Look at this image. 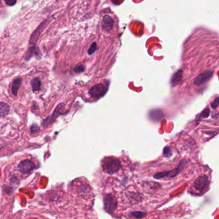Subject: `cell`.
Masks as SVG:
<instances>
[{
    "label": "cell",
    "instance_id": "6da1fadb",
    "mask_svg": "<svg viewBox=\"0 0 219 219\" xmlns=\"http://www.w3.org/2000/svg\"><path fill=\"white\" fill-rule=\"evenodd\" d=\"M210 179L206 176H200L195 181L193 186V192L195 194H203L208 190Z\"/></svg>",
    "mask_w": 219,
    "mask_h": 219
},
{
    "label": "cell",
    "instance_id": "7a4b0ae2",
    "mask_svg": "<svg viewBox=\"0 0 219 219\" xmlns=\"http://www.w3.org/2000/svg\"><path fill=\"white\" fill-rule=\"evenodd\" d=\"M121 167V164L118 159L111 158L105 162L103 165V170L107 174H111L118 172Z\"/></svg>",
    "mask_w": 219,
    "mask_h": 219
},
{
    "label": "cell",
    "instance_id": "3957f363",
    "mask_svg": "<svg viewBox=\"0 0 219 219\" xmlns=\"http://www.w3.org/2000/svg\"><path fill=\"white\" fill-rule=\"evenodd\" d=\"M107 90V89L105 85L99 83L95 85L94 87H93L89 90V93L91 95V97L98 99L101 97H103V96L106 94Z\"/></svg>",
    "mask_w": 219,
    "mask_h": 219
},
{
    "label": "cell",
    "instance_id": "277c9868",
    "mask_svg": "<svg viewBox=\"0 0 219 219\" xmlns=\"http://www.w3.org/2000/svg\"><path fill=\"white\" fill-rule=\"evenodd\" d=\"M213 71L211 70H207L202 72L197 76L194 79V84L195 85H202L206 83L213 77Z\"/></svg>",
    "mask_w": 219,
    "mask_h": 219
},
{
    "label": "cell",
    "instance_id": "5b68a950",
    "mask_svg": "<svg viewBox=\"0 0 219 219\" xmlns=\"http://www.w3.org/2000/svg\"><path fill=\"white\" fill-rule=\"evenodd\" d=\"M185 161H183L181 163L179 164V166L178 168L174 169L173 170H170V171H168V172H159L157 173L154 175V178L156 179H160L162 178H165V177H174V176H176L178 173H179V172L184 167V165H186V164H184Z\"/></svg>",
    "mask_w": 219,
    "mask_h": 219
},
{
    "label": "cell",
    "instance_id": "8992f818",
    "mask_svg": "<svg viewBox=\"0 0 219 219\" xmlns=\"http://www.w3.org/2000/svg\"><path fill=\"white\" fill-rule=\"evenodd\" d=\"M35 168V164L29 159L23 160L18 165L19 171L23 174H28L32 172Z\"/></svg>",
    "mask_w": 219,
    "mask_h": 219
},
{
    "label": "cell",
    "instance_id": "52a82bcc",
    "mask_svg": "<svg viewBox=\"0 0 219 219\" xmlns=\"http://www.w3.org/2000/svg\"><path fill=\"white\" fill-rule=\"evenodd\" d=\"M64 104H63V103L59 104L57 106V107L56 108V110H54L53 114L51 116L48 117L47 119H46L45 121H44L43 123H42L43 126H47L49 124L53 123V122L55 121V120L57 119V117L61 114V110L62 109V108L64 107Z\"/></svg>",
    "mask_w": 219,
    "mask_h": 219
},
{
    "label": "cell",
    "instance_id": "ba28073f",
    "mask_svg": "<svg viewBox=\"0 0 219 219\" xmlns=\"http://www.w3.org/2000/svg\"><path fill=\"white\" fill-rule=\"evenodd\" d=\"M149 117L154 121H160L163 118V112L161 110H152L149 112Z\"/></svg>",
    "mask_w": 219,
    "mask_h": 219
},
{
    "label": "cell",
    "instance_id": "9c48e42d",
    "mask_svg": "<svg viewBox=\"0 0 219 219\" xmlns=\"http://www.w3.org/2000/svg\"><path fill=\"white\" fill-rule=\"evenodd\" d=\"M182 79H183V71L182 70H179L174 74V75L172 76L170 80V84L172 86L174 87L181 82Z\"/></svg>",
    "mask_w": 219,
    "mask_h": 219
},
{
    "label": "cell",
    "instance_id": "30bf717a",
    "mask_svg": "<svg viewBox=\"0 0 219 219\" xmlns=\"http://www.w3.org/2000/svg\"><path fill=\"white\" fill-rule=\"evenodd\" d=\"M45 23H46V21H44L42 23H41L39 26H38V28L35 30V31L34 32V33H33V34L31 36L30 40V44H35V43L37 39H38V37L39 36L40 33L41 32L42 30L44 28V27H45Z\"/></svg>",
    "mask_w": 219,
    "mask_h": 219
},
{
    "label": "cell",
    "instance_id": "8fae6325",
    "mask_svg": "<svg viewBox=\"0 0 219 219\" xmlns=\"http://www.w3.org/2000/svg\"><path fill=\"white\" fill-rule=\"evenodd\" d=\"M113 21L109 15H105L102 21V28L103 30L109 31L113 28Z\"/></svg>",
    "mask_w": 219,
    "mask_h": 219
},
{
    "label": "cell",
    "instance_id": "7c38bea8",
    "mask_svg": "<svg viewBox=\"0 0 219 219\" xmlns=\"http://www.w3.org/2000/svg\"><path fill=\"white\" fill-rule=\"evenodd\" d=\"M21 82H22L21 79L19 78H18L14 79L12 87V93L14 95H17L18 90L21 85Z\"/></svg>",
    "mask_w": 219,
    "mask_h": 219
},
{
    "label": "cell",
    "instance_id": "4fadbf2b",
    "mask_svg": "<svg viewBox=\"0 0 219 219\" xmlns=\"http://www.w3.org/2000/svg\"><path fill=\"white\" fill-rule=\"evenodd\" d=\"M31 86L33 92L39 91L41 86V80L38 78H35L31 81Z\"/></svg>",
    "mask_w": 219,
    "mask_h": 219
},
{
    "label": "cell",
    "instance_id": "5bb4252c",
    "mask_svg": "<svg viewBox=\"0 0 219 219\" xmlns=\"http://www.w3.org/2000/svg\"><path fill=\"white\" fill-rule=\"evenodd\" d=\"M10 111L9 106L5 103L0 102V117H5L8 114Z\"/></svg>",
    "mask_w": 219,
    "mask_h": 219
},
{
    "label": "cell",
    "instance_id": "9a60e30c",
    "mask_svg": "<svg viewBox=\"0 0 219 219\" xmlns=\"http://www.w3.org/2000/svg\"><path fill=\"white\" fill-rule=\"evenodd\" d=\"M96 50H97L96 43V42H93V43L91 44V46L90 48L89 49L88 51H87V53H88V55H93L96 51Z\"/></svg>",
    "mask_w": 219,
    "mask_h": 219
},
{
    "label": "cell",
    "instance_id": "2e32d148",
    "mask_svg": "<svg viewBox=\"0 0 219 219\" xmlns=\"http://www.w3.org/2000/svg\"><path fill=\"white\" fill-rule=\"evenodd\" d=\"M163 155L165 157H170L172 155V151L168 147H165L163 149Z\"/></svg>",
    "mask_w": 219,
    "mask_h": 219
},
{
    "label": "cell",
    "instance_id": "e0dca14e",
    "mask_svg": "<svg viewBox=\"0 0 219 219\" xmlns=\"http://www.w3.org/2000/svg\"><path fill=\"white\" fill-rule=\"evenodd\" d=\"M210 113V110L209 108H206L202 112L200 117H202V118H207V117H209Z\"/></svg>",
    "mask_w": 219,
    "mask_h": 219
},
{
    "label": "cell",
    "instance_id": "ac0fdd59",
    "mask_svg": "<svg viewBox=\"0 0 219 219\" xmlns=\"http://www.w3.org/2000/svg\"><path fill=\"white\" fill-rule=\"evenodd\" d=\"M74 71L76 72H82L84 71V67L83 65H79L74 67Z\"/></svg>",
    "mask_w": 219,
    "mask_h": 219
},
{
    "label": "cell",
    "instance_id": "d6986e66",
    "mask_svg": "<svg viewBox=\"0 0 219 219\" xmlns=\"http://www.w3.org/2000/svg\"><path fill=\"white\" fill-rule=\"evenodd\" d=\"M39 130H40L39 127L38 126L37 124H33L30 127V131L32 133H35V132H37L38 131H39Z\"/></svg>",
    "mask_w": 219,
    "mask_h": 219
},
{
    "label": "cell",
    "instance_id": "ffe728a7",
    "mask_svg": "<svg viewBox=\"0 0 219 219\" xmlns=\"http://www.w3.org/2000/svg\"><path fill=\"white\" fill-rule=\"evenodd\" d=\"M16 2H17V0H5V3L8 6H14Z\"/></svg>",
    "mask_w": 219,
    "mask_h": 219
},
{
    "label": "cell",
    "instance_id": "44dd1931",
    "mask_svg": "<svg viewBox=\"0 0 219 219\" xmlns=\"http://www.w3.org/2000/svg\"><path fill=\"white\" fill-rule=\"evenodd\" d=\"M218 105H219V99H218V98H217L214 100V101H213V102L211 103V107H212L213 108L215 109L216 108H217V107H218Z\"/></svg>",
    "mask_w": 219,
    "mask_h": 219
}]
</instances>
